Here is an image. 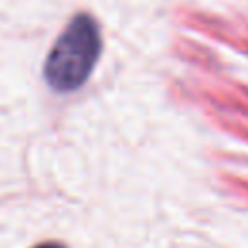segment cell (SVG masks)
<instances>
[{
	"instance_id": "6da1fadb",
	"label": "cell",
	"mask_w": 248,
	"mask_h": 248,
	"mask_svg": "<svg viewBox=\"0 0 248 248\" xmlns=\"http://www.w3.org/2000/svg\"><path fill=\"white\" fill-rule=\"evenodd\" d=\"M101 54V33L87 14L72 17L45 62V79L54 91L78 89L93 72Z\"/></svg>"
},
{
	"instance_id": "7a4b0ae2",
	"label": "cell",
	"mask_w": 248,
	"mask_h": 248,
	"mask_svg": "<svg viewBox=\"0 0 248 248\" xmlns=\"http://www.w3.org/2000/svg\"><path fill=\"white\" fill-rule=\"evenodd\" d=\"M35 248H64V246L58 244V242H43V244H39V246H35Z\"/></svg>"
}]
</instances>
